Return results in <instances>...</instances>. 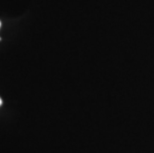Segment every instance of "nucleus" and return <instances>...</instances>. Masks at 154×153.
I'll return each mask as SVG.
<instances>
[{
	"mask_svg": "<svg viewBox=\"0 0 154 153\" xmlns=\"http://www.w3.org/2000/svg\"><path fill=\"white\" fill-rule=\"evenodd\" d=\"M0 105H1V99H0Z\"/></svg>",
	"mask_w": 154,
	"mask_h": 153,
	"instance_id": "1",
	"label": "nucleus"
},
{
	"mask_svg": "<svg viewBox=\"0 0 154 153\" xmlns=\"http://www.w3.org/2000/svg\"><path fill=\"white\" fill-rule=\"evenodd\" d=\"M0 26H1V22H0Z\"/></svg>",
	"mask_w": 154,
	"mask_h": 153,
	"instance_id": "2",
	"label": "nucleus"
}]
</instances>
